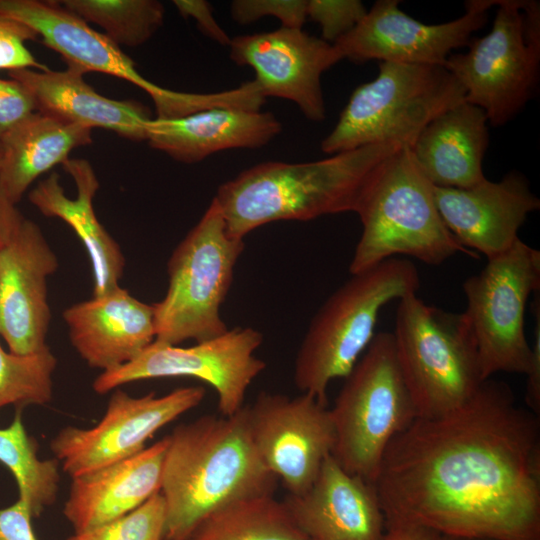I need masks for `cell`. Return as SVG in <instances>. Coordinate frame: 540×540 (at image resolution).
<instances>
[{
    "instance_id": "1",
    "label": "cell",
    "mask_w": 540,
    "mask_h": 540,
    "mask_svg": "<svg viewBox=\"0 0 540 540\" xmlns=\"http://www.w3.org/2000/svg\"><path fill=\"white\" fill-rule=\"evenodd\" d=\"M373 485L386 520L459 540H540L539 416L489 378L396 435Z\"/></svg>"
},
{
    "instance_id": "2",
    "label": "cell",
    "mask_w": 540,
    "mask_h": 540,
    "mask_svg": "<svg viewBox=\"0 0 540 540\" xmlns=\"http://www.w3.org/2000/svg\"><path fill=\"white\" fill-rule=\"evenodd\" d=\"M167 437L164 540H187L216 509L274 493L277 478L255 449L245 405L232 416L207 414L177 425Z\"/></svg>"
},
{
    "instance_id": "3",
    "label": "cell",
    "mask_w": 540,
    "mask_h": 540,
    "mask_svg": "<svg viewBox=\"0 0 540 540\" xmlns=\"http://www.w3.org/2000/svg\"><path fill=\"white\" fill-rule=\"evenodd\" d=\"M402 147L375 144L311 162L259 163L222 183L213 198L227 233L238 239L276 221L355 212L372 176Z\"/></svg>"
},
{
    "instance_id": "4",
    "label": "cell",
    "mask_w": 540,
    "mask_h": 540,
    "mask_svg": "<svg viewBox=\"0 0 540 540\" xmlns=\"http://www.w3.org/2000/svg\"><path fill=\"white\" fill-rule=\"evenodd\" d=\"M351 275L314 315L294 363L296 387L326 404L330 382L345 378L374 338L380 311L420 286L414 263L397 257Z\"/></svg>"
},
{
    "instance_id": "5",
    "label": "cell",
    "mask_w": 540,
    "mask_h": 540,
    "mask_svg": "<svg viewBox=\"0 0 540 540\" xmlns=\"http://www.w3.org/2000/svg\"><path fill=\"white\" fill-rule=\"evenodd\" d=\"M354 213L360 218L362 233L349 266L351 274L397 255L429 265H439L457 253L477 257L446 227L435 203L433 185L406 146L375 172Z\"/></svg>"
},
{
    "instance_id": "6",
    "label": "cell",
    "mask_w": 540,
    "mask_h": 540,
    "mask_svg": "<svg viewBox=\"0 0 540 540\" xmlns=\"http://www.w3.org/2000/svg\"><path fill=\"white\" fill-rule=\"evenodd\" d=\"M392 334L417 417H436L458 408L485 381L464 313L448 312L409 295L399 300Z\"/></svg>"
},
{
    "instance_id": "7",
    "label": "cell",
    "mask_w": 540,
    "mask_h": 540,
    "mask_svg": "<svg viewBox=\"0 0 540 540\" xmlns=\"http://www.w3.org/2000/svg\"><path fill=\"white\" fill-rule=\"evenodd\" d=\"M464 101V89L444 66L379 62L378 75L353 91L321 150L332 155L384 143L410 147L430 121Z\"/></svg>"
},
{
    "instance_id": "8",
    "label": "cell",
    "mask_w": 540,
    "mask_h": 540,
    "mask_svg": "<svg viewBox=\"0 0 540 540\" xmlns=\"http://www.w3.org/2000/svg\"><path fill=\"white\" fill-rule=\"evenodd\" d=\"M244 248V239L227 233L225 220L213 198L168 260L167 292L161 301L153 304L155 341L179 345L190 339L197 343L228 330L220 308Z\"/></svg>"
},
{
    "instance_id": "9",
    "label": "cell",
    "mask_w": 540,
    "mask_h": 540,
    "mask_svg": "<svg viewBox=\"0 0 540 540\" xmlns=\"http://www.w3.org/2000/svg\"><path fill=\"white\" fill-rule=\"evenodd\" d=\"M330 412L333 457L347 472L373 483L392 439L417 418L392 332L375 334L345 377Z\"/></svg>"
},
{
    "instance_id": "10",
    "label": "cell",
    "mask_w": 540,
    "mask_h": 540,
    "mask_svg": "<svg viewBox=\"0 0 540 540\" xmlns=\"http://www.w3.org/2000/svg\"><path fill=\"white\" fill-rule=\"evenodd\" d=\"M489 33L452 53L444 67L458 80L465 101L481 108L492 126L512 120L535 92L540 68V5L495 0Z\"/></svg>"
},
{
    "instance_id": "11",
    "label": "cell",
    "mask_w": 540,
    "mask_h": 540,
    "mask_svg": "<svg viewBox=\"0 0 540 540\" xmlns=\"http://www.w3.org/2000/svg\"><path fill=\"white\" fill-rule=\"evenodd\" d=\"M540 289V252L518 239L463 283L467 317L483 380L499 372L525 374L531 359L525 310Z\"/></svg>"
},
{
    "instance_id": "12",
    "label": "cell",
    "mask_w": 540,
    "mask_h": 540,
    "mask_svg": "<svg viewBox=\"0 0 540 540\" xmlns=\"http://www.w3.org/2000/svg\"><path fill=\"white\" fill-rule=\"evenodd\" d=\"M0 13L33 29L45 46L58 53L67 68L100 72L130 82L152 99L157 119H175L213 107L240 108L242 89L188 93L163 88L146 78L119 46L66 10L59 1L0 0Z\"/></svg>"
},
{
    "instance_id": "13",
    "label": "cell",
    "mask_w": 540,
    "mask_h": 540,
    "mask_svg": "<svg viewBox=\"0 0 540 540\" xmlns=\"http://www.w3.org/2000/svg\"><path fill=\"white\" fill-rule=\"evenodd\" d=\"M263 335L252 327H235L215 338L189 347L154 341L130 362L102 372L93 390L105 394L121 385L153 378L193 377L217 392L222 416H232L244 406L246 392L266 368L255 356Z\"/></svg>"
},
{
    "instance_id": "14",
    "label": "cell",
    "mask_w": 540,
    "mask_h": 540,
    "mask_svg": "<svg viewBox=\"0 0 540 540\" xmlns=\"http://www.w3.org/2000/svg\"><path fill=\"white\" fill-rule=\"evenodd\" d=\"M205 396L201 386L180 387L163 395L133 397L116 388L102 419L91 428L67 426L50 448L72 478L131 457L159 429L195 408Z\"/></svg>"
},
{
    "instance_id": "15",
    "label": "cell",
    "mask_w": 540,
    "mask_h": 540,
    "mask_svg": "<svg viewBox=\"0 0 540 540\" xmlns=\"http://www.w3.org/2000/svg\"><path fill=\"white\" fill-rule=\"evenodd\" d=\"M245 406L250 435L263 463L289 495L304 493L335 446L330 408L309 393L290 397L268 392Z\"/></svg>"
},
{
    "instance_id": "16",
    "label": "cell",
    "mask_w": 540,
    "mask_h": 540,
    "mask_svg": "<svg viewBox=\"0 0 540 540\" xmlns=\"http://www.w3.org/2000/svg\"><path fill=\"white\" fill-rule=\"evenodd\" d=\"M397 0H378L334 46L343 59L444 66L454 50L467 46L487 22L495 0H471L465 13L441 24H425L404 13Z\"/></svg>"
},
{
    "instance_id": "17",
    "label": "cell",
    "mask_w": 540,
    "mask_h": 540,
    "mask_svg": "<svg viewBox=\"0 0 540 540\" xmlns=\"http://www.w3.org/2000/svg\"><path fill=\"white\" fill-rule=\"evenodd\" d=\"M230 59L255 72L253 80L267 97L294 102L315 122L325 118L322 74L343 60L334 44L302 29L281 27L231 38Z\"/></svg>"
},
{
    "instance_id": "18",
    "label": "cell",
    "mask_w": 540,
    "mask_h": 540,
    "mask_svg": "<svg viewBox=\"0 0 540 540\" xmlns=\"http://www.w3.org/2000/svg\"><path fill=\"white\" fill-rule=\"evenodd\" d=\"M57 268L55 253L32 220L23 218L0 246V336L10 352L27 355L49 347L47 280Z\"/></svg>"
},
{
    "instance_id": "19",
    "label": "cell",
    "mask_w": 540,
    "mask_h": 540,
    "mask_svg": "<svg viewBox=\"0 0 540 540\" xmlns=\"http://www.w3.org/2000/svg\"><path fill=\"white\" fill-rule=\"evenodd\" d=\"M439 214L455 239L487 259L496 257L520 239L527 216L540 208L539 198L519 172L499 181L484 179L469 188L433 186Z\"/></svg>"
},
{
    "instance_id": "20",
    "label": "cell",
    "mask_w": 540,
    "mask_h": 540,
    "mask_svg": "<svg viewBox=\"0 0 540 540\" xmlns=\"http://www.w3.org/2000/svg\"><path fill=\"white\" fill-rule=\"evenodd\" d=\"M284 503L308 540H383L386 517L373 483L347 472L332 454L310 488Z\"/></svg>"
},
{
    "instance_id": "21",
    "label": "cell",
    "mask_w": 540,
    "mask_h": 540,
    "mask_svg": "<svg viewBox=\"0 0 540 540\" xmlns=\"http://www.w3.org/2000/svg\"><path fill=\"white\" fill-rule=\"evenodd\" d=\"M63 319L75 350L88 366L102 372L130 362L156 338L153 304L120 286L69 306Z\"/></svg>"
},
{
    "instance_id": "22",
    "label": "cell",
    "mask_w": 540,
    "mask_h": 540,
    "mask_svg": "<svg viewBox=\"0 0 540 540\" xmlns=\"http://www.w3.org/2000/svg\"><path fill=\"white\" fill-rule=\"evenodd\" d=\"M167 445L166 436L131 457L72 478L63 514L75 533L114 521L159 493Z\"/></svg>"
},
{
    "instance_id": "23",
    "label": "cell",
    "mask_w": 540,
    "mask_h": 540,
    "mask_svg": "<svg viewBox=\"0 0 540 540\" xmlns=\"http://www.w3.org/2000/svg\"><path fill=\"white\" fill-rule=\"evenodd\" d=\"M281 130L270 112L213 107L175 119L152 118L146 141L171 158L192 164L223 150L261 148Z\"/></svg>"
},
{
    "instance_id": "24",
    "label": "cell",
    "mask_w": 540,
    "mask_h": 540,
    "mask_svg": "<svg viewBox=\"0 0 540 540\" xmlns=\"http://www.w3.org/2000/svg\"><path fill=\"white\" fill-rule=\"evenodd\" d=\"M32 94L39 112L89 129L103 128L131 141L146 140L150 111L134 100H115L95 91L81 72L67 68L8 72Z\"/></svg>"
},
{
    "instance_id": "25",
    "label": "cell",
    "mask_w": 540,
    "mask_h": 540,
    "mask_svg": "<svg viewBox=\"0 0 540 540\" xmlns=\"http://www.w3.org/2000/svg\"><path fill=\"white\" fill-rule=\"evenodd\" d=\"M62 166L76 185L75 198L65 194L57 173L39 181L28 197L41 214L61 219L76 233L90 258L93 296L104 295L120 286L125 258L96 217L93 198L99 181L91 164L83 159H69Z\"/></svg>"
},
{
    "instance_id": "26",
    "label": "cell",
    "mask_w": 540,
    "mask_h": 540,
    "mask_svg": "<svg viewBox=\"0 0 540 540\" xmlns=\"http://www.w3.org/2000/svg\"><path fill=\"white\" fill-rule=\"evenodd\" d=\"M488 144L484 111L464 101L430 121L408 148L433 186L469 188L485 179L482 164Z\"/></svg>"
},
{
    "instance_id": "27",
    "label": "cell",
    "mask_w": 540,
    "mask_h": 540,
    "mask_svg": "<svg viewBox=\"0 0 540 540\" xmlns=\"http://www.w3.org/2000/svg\"><path fill=\"white\" fill-rule=\"evenodd\" d=\"M0 189L16 205L41 175L92 143V130L35 112L1 140Z\"/></svg>"
},
{
    "instance_id": "28",
    "label": "cell",
    "mask_w": 540,
    "mask_h": 540,
    "mask_svg": "<svg viewBox=\"0 0 540 540\" xmlns=\"http://www.w3.org/2000/svg\"><path fill=\"white\" fill-rule=\"evenodd\" d=\"M187 540H308L273 494L239 499L207 515Z\"/></svg>"
},
{
    "instance_id": "29",
    "label": "cell",
    "mask_w": 540,
    "mask_h": 540,
    "mask_svg": "<svg viewBox=\"0 0 540 540\" xmlns=\"http://www.w3.org/2000/svg\"><path fill=\"white\" fill-rule=\"evenodd\" d=\"M0 462L13 474L19 499L28 505L32 517H39L55 502L60 480L58 460L38 457L37 442L26 432L21 409L8 427L0 428Z\"/></svg>"
},
{
    "instance_id": "30",
    "label": "cell",
    "mask_w": 540,
    "mask_h": 540,
    "mask_svg": "<svg viewBox=\"0 0 540 540\" xmlns=\"http://www.w3.org/2000/svg\"><path fill=\"white\" fill-rule=\"evenodd\" d=\"M59 3L86 23L91 22L120 47L147 42L164 22V7L156 0H63Z\"/></svg>"
},
{
    "instance_id": "31",
    "label": "cell",
    "mask_w": 540,
    "mask_h": 540,
    "mask_svg": "<svg viewBox=\"0 0 540 540\" xmlns=\"http://www.w3.org/2000/svg\"><path fill=\"white\" fill-rule=\"evenodd\" d=\"M57 359L46 348L40 352L19 355L5 351L0 343V408L14 404L45 405L53 397V373Z\"/></svg>"
},
{
    "instance_id": "32",
    "label": "cell",
    "mask_w": 540,
    "mask_h": 540,
    "mask_svg": "<svg viewBox=\"0 0 540 540\" xmlns=\"http://www.w3.org/2000/svg\"><path fill=\"white\" fill-rule=\"evenodd\" d=\"M165 503L156 493L128 514L67 540H164Z\"/></svg>"
},
{
    "instance_id": "33",
    "label": "cell",
    "mask_w": 540,
    "mask_h": 540,
    "mask_svg": "<svg viewBox=\"0 0 540 540\" xmlns=\"http://www.w3.org/2000/svg\"><path fill=\"white\" fill-rule=\"evenodd\" d=\"M359 0H307V17L321 27V39L334 44L366 15Z\"/></svg>"
},
{
    "instance_id": "34",
    "label": "cell",
    "mask_w": 540,
    "mask_h": 540,
    "mask_svg": "<svg viewBox=\"0 0 540 540\" xmlns=\"http://www.w3.org/2000/svg\"><path fill=\"white\" fill-rule=\"evenodd\" d=\"M37 38L38 35L29 26L0 13V70H48L26 45Z\"/></svg>"
},
{
    "instance_id": "35",
    "label": "cell",
    "mask_w": 540,
    "mask_h": 540,
    "mask_svg": "<svg viewBox=\"0 0 540 540\" xmlns=\"http://www.w3.org/2000/svg\"><path fill=\"white\" fill-rule=\"evenodd\" d=\"M230 14L243 25L272 16L281 21V27L302 29L307 19V0H234Z\"/></svg>"
},
{
    "instance_id": "36",
    "label": "cell",
    "mask_w": 540,
    "mask_h": 540,
    "mask_svg": "<svg viewBox=\"0 0 540 540\" xmlns=\"http://www.w3.org/2000/svg\"><path fill=\"white\" fill-rule=\"evenodd\" d=\"M37 111L32 94L23 84L0 78V140Z\"/></svg>"
},
{
    "instance_id": "37",
    "label": "cell",
    "mask_w": 540,
    "mask_h": 540,
    "mask_svg": "<svg viewBox=\"0 0 540 540\" xmlns=\"http://www.w3.org/2000/svg\"><path fill=\"white\" fill-rule=\"evenodd\" d=\"M173 5L185 18L195 20L198 29L208 38L223 46H229L231 37L213 16L211 5L204 0H174Z\"/></svg>"
},
{
    "instance_id": "38",
    "label": "cell",
    "mask_w": 540,
    "mask_h": 540,
    "mask_svg": "<svg viewBox=\"0 0 540 540\" xmlns=\"http://www.w3.org/2000/svg\"><path fill=\"white\" fill-rule=\"evenodd\" d=\"M534 315V340L531 345V359L527 372L525 373L526 390L525 402L527 409L537 416H540V300L539 294L532 303Z\"/></svg>"
},
{
    "instance_id": "39",
    "label": "cell",
    "mask_w": 540,
    "mask_h": 540,
    "mask_svg": "<svg viewBox=\"0 0 540 540\" xmlns=\"http://www.w3.org/2000/svg\"><path fill=\"white\" fill-rule=\"evenodd\" d=\"M32 518L28 505L21 499L0 509V540H38L33 532Z\"/></svg>"
},
{
    "instance_id": "40",
    "label": "cell",
    "mask_w": 540,
    "mask_h": 540,
    "mask_svg": "<svg viewBox=\"0 0 540 540\" xmlns=\"http://www.w3.org/2000/svg\"><path fill=\"white\" fill-rule=\"evenodd\" d=\"M383 540H454L426 526L401 520H386Z\"/></svg>"
},
{
    "instance_id": "41",
    "label": "cell",
    "mask_w": 540,
    "mask_h": 540,
    "mask_svg": "<svg viewBox=\"0 0 540 540\" xmlns=\"http://www.w3.org/2000/svg\"><path fill=\"white\" fill-rule=\"evenodd\" d=\"M23 218L16 205L0 189V246L13 236Z\"/></svg>"
},
{
    "instance_id": "42",
    "label": "cell",
    "mask_w": 540,
    "mask_h": 540,
    "mask_svg": "<svg viewBox=\"0 0 540 540\" xmlns=\"http://www.w3.org/2000/svg\"><path fill=\"white\" fill-rule=\"evenodd\" d=\"M1 162H2V145L0 143V166H1Z\"/></svg>"
},
{
    "instance_id": "43",
    "label": "cell",
    "mask_w": 540,
    "mask_h": 540,
    "mask_svg": "<svg viewBox=\"0 0 540 540\" xmlns=\"http://www.w3.org/2000/svg\"><path fill=\"white\" fill-rule=\"evenodd\" d=\"M454 540H459V539H454Z\"/></svg>"
}]
</instances>
